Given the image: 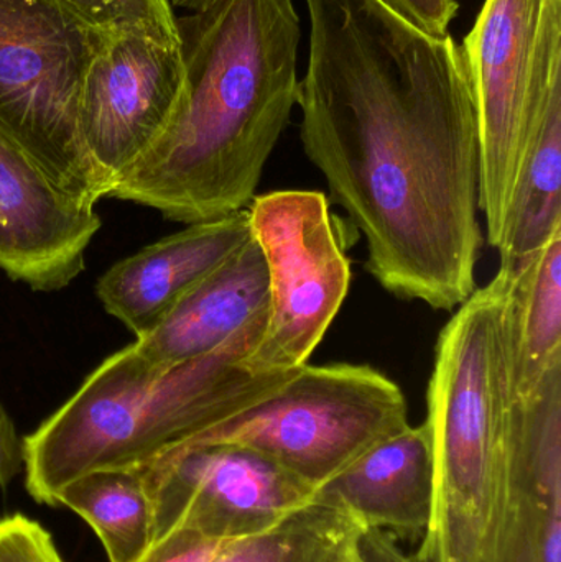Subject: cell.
Segmentation results:
<instances>
[{"label": "cell", "instance_id": "cell-1", "mask_svg": "<svg viewBox=\"0 0 561 562\" xmlns=\"http://www.w3.org/2000/svg\"><path fill=\"white\" fill-rule=\"evenodd\" d=\"M300 140L382 288L434 310L476 290L480 132L460 43L384 0H303Z\"/></svg>", "mask_w": 561, "mask_h": 562}, {"label": "cell", "instance_id": "cell-2", "mask_svg": "<svg viewBox=\"0 0 561 562\" xmlns=\"http://www.w3.org/2000/svg\"><path fill=\"white\" fill-rule=\"evenodd\" d=\"M177 23L187 101L109 196L206 223L257 196L296 105L302 20L293 0H221Z\"/></svg>", "mask_w": 561, "mask_h": 562}, {"label": "cell", "instance_id": "cell-3", "mask_svg": "<svg viewBox=\"0 0 561 562\" xmlns=\"http://www.w3.org/2000/svg\"><path fill=\"white\" fill-rule=\"evenodd\" d=\"M509 272L476 288L440 330L427 390L434 512L418 550L434 562H504L534 497L529 418L510 390Z\"/></svg>", "mask_w": 561, "mask_h": 562}, {"label": "cell", "instance_id": "cell-4", "mask_svg": "<svg viewBox=\"0 0 561 562\" xmlns=\"http://www.w3.org/2000/svg\"><path fill=\"white\" fill-rule=\"evenodd\" d=\"M266 323L263 307L220 349L177 366H154L134 344L112 353L23 439L26 491L55 507L59 492L76 479L144 468L266 398L296 370L247 369L244 360Z\"/></svg>", "mask_w": 561, "mask_h": 562}, {"label": "cell", "instance_id": "cell-5", "mask_svg": "<svg viewBox=\"0 0 561 562\" xmlns=\"http://www.w3.org/2000/svg\"><path fill=\"white\" fill-rule=\"evenodd\" d=\"M408 425L404 393L379 370L352 363H305L266 398L181 448L239 446L318 492Z\"/></svg>", "mask_w": 561, "mask_h": 562}, {"label": "cell", "instance_id": "cell-6", "mask_svg": "<svg viewBox=\"0 0 561 562\" xmlns=\"http://www.w3.org/2000/svg\"><path fill=\"white\" fill-rule=\"evenodd\" d=\"M460 46L480 132V211L497 249L530 135L561 91V0H484Z\"/></svg>", "mask_w": 561, "mask_h": 562}, {"label": "cell", "instance_id": "cell-7", "mask_svg": "<svg viewBox=\"0 0 561 562\" xmlns=\"http://www.w3.org/2000/svg\"><path fill=\"white\" fill-rule=\"evenodd\" d=\"M102 36L53 0H0V128L59 190L94 206L108 190L82 145L78 91Z\"/></svg>", "mask_w": 561, "mask_h": 562}, {"label": "cell", "instance_id": "cell-8", "mask_svg": "<svg viewBox=\"0 0 561 562\" xmlns=\"http://www.w3.org/2000/svg\"><path fill=\"white\" fill-rule=\"evenodd\" d=\"M250 236L269 277L267 323L246 357L257 373L305 366L338 316L351 284V263L322 191L260 194L247 207Z\"/></svg>", "mask_w": 561, "mask_h": 562}, {"label": "cell", "instance_id": "cell-9", "mask_svg": "<svg viewBox=\"0 0 561 562\" xmlns=\"http://www.w3.org/2000/svg\"><path fill=\"white\" fill-rule=\"evenodd\" d=\"M141 469L154 510L152 543L177 530L243 540L276 527L316 495L276 462L233 445L175 449Z\"/></svg>", "mask_w": 561, "mask_h": 562}, {"label": "cell", "instance_id": "cell-10", "mask_svg": "<svg viewBox=\"0 0 561 562\" xmlns=\"http://www.w3.org/2000/svg\"><path fill=\"white\" fill-rule=\"evenodd\" d=\"M187 95L181 46L134 33L96 43L79 79L78 127L108 196L173 124Z\"/></svg>", "mask_w": 561, "mask_h": 562}, {"label": "cell", "instance_id": "cell-11", "mask_svg": "<svg viewBox=\"0 0 561 562\" xmlns=\"http://www.w3.org/2000/svg\"><path fill=\"white\" fill-rule=\"evenodd\" d=\"M99 227L94 204L59 190L0 128V269L36 291L68 286Z\"/></svg>", "mask_w": 561, "mask_h": 562}, {"label": "cell", "instance_id": "cell-12", "mask_svg": "<svg viewBox=\"0 0 561 562\" xmlns=\"http://www.w3.org/2000/svg\"><path fill=\"white\" fill-rule=\"evenodd\" d=\"M250 239L247 210L190 224L115 263L98 281L105 311L141 337L155 329L181 297Z\"/></svg>", "mask_w": 561, "mask_h": 562}, {"label": "cell", "instance_id": "cell-13", "mask_svg": "<svg viewBox=\"0 0 561 562\" xmlns=\"http://www.w3.org/2000/svg\"><path fill=\"white\" fill-rule=\"evenodd\" d=\"M269 304L266 260L250 239L207 273L134 347L154 366H177L220 349Z\"/></svg>", "mask_w": 561, "mask_h": 562}, {"label": "cell", "instance_id": "cell-14", "mask_svg": "<svg viewBox=\"0 0 561 562\" xmlns=\"http://www.w3.org/2000/svg\"><path fill=\"white\" fill-rule=\"evenodd\" d=\"M338 498L366 530L422 538L434 512L435 469L427 425L402 429L318 488Z\"/></svg>", "mask_w": 561, "mask_h": 562}, {"label": "cell", "instance_id": "cell-15", "mask_svg": "<svg viewBox=\"0 0 561 562\" xmlns=\"http://www.w3.org/2000/svg\"><path fill=\"white\" fill-rule=\"evenodd\" d=\"M506 270L510 390L519 400L561 366V229Z\"/></svg>", "mask_w": 561, "mask_h": 562}, {"label": "cell", "instance_id": "cell-16", "mask_svg": "<svg viewBox=\"0 0 561 562\" xmlns=\"http://www.w3.org/2000/svg\"><path fill=\"white\" fill-rule=\"evenodd\" d=\"M561 229V91L553 95L524 151L497 252L510 267Z\"/></svg>", "mask_w": 561, "mask_h": 562}, {"label": "cell", "instance_id": "cell-17", "mask_svg": "<svg viewBox=\"0 0 561 562\" xmlns=\"http://www.w3.org/2000/svg\"><path fill=\"white\" fill-rule=\"evenodd\" d=\"M55 507H66L98 535L109 562H137L152 544L150 494L137 469L96 471L66 485Z\"/></svg>", "mask_w": 561, "mask_h": 562}, {"label": "cell", "instance_id": "cell-18", "mask_svg": "<svg viewBox=\"0 0 561 562\" xmlns=\"http://www.w3.org/2000/svg\"><path fill=\"white\" fill-rule=\"evenodd\" d=\"M366 531L338 498L316 492L276 527L224 544L211 562H355Z\"/></svg>", "mask_w": 561, "mask_h": 562}, {"label": "cell", "instance_id": "cell-19", "mask_svg": "<svg viewBox=\"0 0 561 562\" xmlns=\"http://www.w3.org/2000/svg\"><path fill=\"white\" fill-rule=\"evenodd\" d=\"M98 35L134 33L180 48L178 16L150 0H53Z\"/></svg>", "mask_w": 561, "mask_h": 562}, {"label": "cell", "instance_id": "cell-20", "mask_svg": "<svg viewBox=\"0 0 561 562\" xmlns=\"http://www.w3.org/2000/svg\"><path fill=\"white\" fill-rule=\"evenodd\" d=\"M0 562H65L52 535L23 515L0 520Z\"/></svg>", "mask_w": 561, "mask_h": 562}, {"label": "cell", "instance_id": "cell-21", "mask_svg": "<svg viewBox=\"0 0 561 562\" xmlns=\"http://www.w3.org/2000/svg\"><path fill=\"white\" fill-rule=\"evenodd\" d=\"M229 541L210 540L191 530H177L150 544L137 562H211Z\"/></svg>", "mask_w": 561, "mask_h": 562}, {"label": "cell", "instance_id": "cell-22", "mask_svg": "<svg viewBox=\"0 0 561 562\" xmlns=\"http://www.w3.org/2000/svg\"><path fill=\"white\" fill-rule=\"evenodd\" d=\"M408 22L434 36L450 33V25L460 12L458 0H384Z\"/></svg>", "mask_w": 561, "mask_h": 562}, {"label": "cell", "instance_id": "cell-23", "mask_svg": "<svg viewBox=\"0 0 561 562\" xmlns=\"http://www.w3.org/2000/svg\"><path fill=\"white\" fill-rule=\"evenodd\" d=\"M543 518L542 504L534 494L504 562H543Z\"/></svg>", "mask_w": 561, "mask_h": 562}, {"label": "cell", "instance_id": "cell-24", "mask_svg": "<svg viewBox=\"0 0 561 562\" xmlns=\"http://www.w3.org/2000/svg\"><path fill=\"white\" fill-rule=\"evenodd\" d=\"M355 562H434L420 550L405 553L392 535L381 530H368L359 544Z\"/></svg>", "mask_w": 561, "mask_h": 562}, {"label": "cell", "instance_id": "cell-25", "mask_svg": "<svg viewBox=\"0 0 561 562\" xmlns=\"http://www.w3.org/2000/svg\"><path fill=\"white\" fill-rule=\"evenodd\" d=\"M25 468L23 441L16 435L12 419L0 405V487H7Z\"/></svg>", "mask_w": 561, "mask_h": 562}, {"label": "cell", "instance_id": "cell-26", "mask_svg": "<svg viewBox=\"0 0 561 562\" xmlns=\"http://www.w3.org/2000/svg\"><path fill=\"white\" fill-rule=\"evenodd\" d=\"M217 2H221V0H170L173 9L187 10L190 13L210 9V7L216 5Z\"/></svg>", "mask_w": 561, "mask_h": 562}]
</instances>
